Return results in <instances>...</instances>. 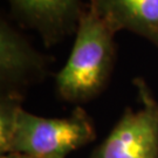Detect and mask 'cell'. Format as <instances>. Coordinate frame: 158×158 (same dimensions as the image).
Instances as JSON below:
<instances>
[{
  "label": "cell",
  "mask_w": 158,
  "mask_h": 158,
  "mask_svg": "<svg viewBox=\"0 0 158 158\" xmlns=\"http://www.w3.org/2000/svg\"><path fill=\"white\" fill-rule=\"evenodd\" d=\"M45 60L7 23L0 25V79L6 87L28 83L45 73Z\"/></svg>",
  "instance_id": "obj_4"
},
{
  "label": "cell",
  "mask_w": 158,
  "mask_h": 158,
  "mask_svg": "<svg viewBox=\"0 0 158 158\" xmlns=\"http://www.w3.org/2000/svg\"><path fill=\"white\" fill-rule=\"evenodd\" d=\"M21 107V97L14 91L6 93L0 102V151L8 153Z\"/></svg>",
  "instance_id": "obj_7"
},
{
  "label": "cell",
  "mask_w": 158,
  "mask_h": 158,
  "mask_svg": "<svg viewBox=\"0 0 158 158\" xmlns=\"http://www.w3.org/2000/svg\"><path fill=\"white\" fill-rule=\"evenodd\" d=\"M114 32L90 8L80 18L67 63L56 76L57 91L68 102H85L104 87L113 67Z\"/></svg>",
  "instance_id": "obj_1"
},
{
  "label": "cell",
  "mask_w": 158,
  "mask_h": 158,
  "mask_svg": "<svg viewBox=\"0 0 158 158\" xmlns=\"http://www.w3.org/2000/svg\"><path fill=\"white\" fill-rule=\"evenodd\" d=\"M0 158H34V157L28 156V155H25V153L10 152V153H2Z\"/></svg>",
  "instance_id": "obj_8"
},
{
  "label": "cell",
  "mask_w": 158,
  "mask_h": 158,
  "mask_svg": "<svg viewBox=\"0 0 158 158\" xmlns=\"http://www.w3.org/2000/svg\"><path fill=\"white\" fill-rule=\"evenodd\" d=\"M142 108H127L91 158H158V102L137 81Z\"/></svg>",
  "instance_id": "obj_3"
},
{
  "label": "cell",
  "mask_w": 158,
  "mask_h": 158,
  "mask_svg": "<svg viewBox=\"0 0 158 158\" xmlns=\"http://www.w3.org/2000/svg\"><path fill=\"white\" fill-rule=\"evenodd\" d=\"M91 10L113 32L129 29L158 45V0H91Z\"/></svg>",
  "instance_id": "obj_5"
},
{
  "label": "cell",
  "mask_w": 158,
  "mask_h": 158,
  "mask_svg": "<svg viewBox=\"0 0 158 158\" xmlns=\"http://www.w3.org/2000/svg\"><path fill=\"white\" fill-rule=\"evenodd\" d=\"M48 41L55 40L74 18L79 0H11Z\"/></svg>",
  "instance_id": "obj_6"
},
{
  "label": "cell",
  "mask_w": 158,
  "mask_h": 158,
  "mask_svg": "<svg viewBox=\"0 0 158 158\" xmlns=\"http://www.w3.org/2000/svg\"><path fill=\"white\" fill-rule=\"evenodd\" d=\"M94 137L93 123L82 110H76L69 117L47 118L23 109L8 153H25L34 158H64Z\"/></svg>",
  "instance_id": "obj_2"
}]
</instances>
